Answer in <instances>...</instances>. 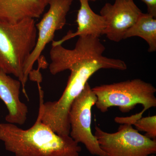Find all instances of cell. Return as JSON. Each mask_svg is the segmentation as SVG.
<instances>
[{
  "mask_svg": "<svg viewBox=\"0 0 156 156\" xmlns=\"http://www.w3.org/2000/svg\"><path fill=\"white\" fill-rule=\"evenodd\" d=\"M45 9L39 0H0V21L14 23L25 18H39Z\"/></svg>",
  "mask_w": 156,
  "mask_h": 156,
  "instance_id": "obj_11",
  "label": "cell"
},
{
  "mask_svg": "<svg viewBox=\"0 0 156 156\" xmlns=\"http://www.w3.org/2000/svg\"><path fill=\"white\" fill-rule=\"evenodd\" d=\"M80 4L78 11L76 22L77 30L75 32L69 30L61 40L53 41L52 46L62 45L64 42L76 36H91L98 37L103 35L106 27L105 19L102 16L95 14L89 6L88 0H79Z\"/></svg>",
  "mask_w": 156,
  "mask_h": 156,
  "instance_id": "obj_10",
  "label": "cell"
},
{
  "mask_svg": "<svg viewBox=\"0 0 156 156\" xmlns=\"http://www.w3.org/2000/svg\"><path fill=\"white\" fill-rule=\"evenodd\" d=\"M73 0H50L48 12L36 24L38 30L35 47L31 53L23 69L24 79L27 82L29 76L34 70L35 62L38 60L47 45L52 42L55 32L63 28L66 23V15Z\"/></svg>",
  "mask_w": 156,
  "mask_h": 156,
  "instance_id": "obj_7",
  "label": "cell"
},
{
  "mask_svg": "<svg viewBox=\"0 0 156 156\" xmlns=\"http://www.w3.org/2000/svg\"><path fill=\"white\" fill-rule=\"evenodd\" d=\"M97 99L88 82L71 107L69 113V136L78 143L83 144L92 154L108 156L101 149L91 130L92 109Z\"/></svg>",
  "mask_w": 156,
  "mask_h": 156,
  "instance_id": "obj_6",
  "label": "cell"
},
{
  "mask_svg": "<svg viewBox=\"0 0 156 156\" xmlns=\"http://www.w3.org/2000/svg\"><path fill=\"white\" fill-rule=\"evenodd\" d=\"M35 19L25 18L14 23L0 21V69L18 78L28 101L23 69L36 44Z\"/></svg>",
  "mask_w": 156,
  "mask_h": 156,
  "instance_id": "obj_2",
  "label": "cell"
},
{
  "mask_svg": "<svg viewBox=\"0 0 156 156\" xmlns=\"http://www.w3.org/2000/svg\"><path fill=\"white\" fill-rule=\"evenodd\" d=\"M142 13L133 0H115L113 5L106 3L100 11L106 23L103 35L112 41H121Z\"/></svg>",
  "mask_w": 156,
  "mask_h": 156,
  "instance_id": "obj_8",
  "label": "cell"
},
{
  "mask_svg": "<svg viewBox=\"0 0 156 156\" xmlns=\"http://www.w3.org/2000/svg\"><path fill=\"white\" fill-rule=\"evenodd\" d=\"M144 2L147 8V13L153 17H156V0H141Z\"/></svg>",
  "mask_w": 156,
  "mask_h": 156,
  "instance_id": "obj_14",
  "label": "cell"
},
{
  "mask_svg": "<svg viewBox=\"0 0 156 156\" xmlns=\"http://www.w3.org/2000/svg\"><path fill=\"white\" fill-rule=\"evenodd\" d=\"M21 83L0 69V99L8 109L6 122L23 125L27 119L28 110L26 105L20 99Z\"/></svg>",
  "mask_w": 156,
  "mask_h": 156,
  "instance_id": "obj_9",
  "label": "cell"
},
{
  "mask_svg": "<svg viewBox=\"0 0 156 156\" xmlns=\"http://www.w3.org/2000/svg\"><path fill=\"white\" fill-rule=\"evenodd\" d=\"M139 37L149 45L148 52L156 51V19L150 14L141 13L134 25L126 33L124 38Z\"/></svg>",
  "mask_w": 156,
  "mask_h": 156,
  "instance_id": "obj_12",
  "label": "cell"
},
{
  "mask_svg": "<svg viewBox=\"0 0 156 156\" xmlns=\"http://www.w3.org/2000/svg\"><path fill=\"white\" fill-rule=\"evenodd\" d=\"M138 131L146 132L145 136L153 140L156 138V116L140 118L133 122Z\"/></svg>",
  "mask_w": 156,
  "mask_h": 156,
  "instance_id": "obj_13",
  "label": "cell"
},
{
  "mask_svg": "<svg viewBox=\"0 0 156 156\" xmlns=\"http://www.w3.org/2000/svg\"><path fill=\"white\" fill-rule=\"evenodd\" d=\"M0 140L15 156H80L79 143L69 135H60L42 122L38 115L28 129L11 123L0 124Z\"/></svg>",
  "mask_w": 156,
  "mask_h": 156,
  "instance_id": "obj_1",
  "label": "cell"
},
{
  "mask_svg": "<svg viewBox=\"0 0 156 156\" xmlns=\"http://www.w3.org/2000/svg\"><path fill=\"white\" fill-rule=\"evenodd\" d=\"M105 50L99 38L91 36L79 37L73 50L66 49L62 45L52 46L49 70L51 74L56 75L75 67L89 68L94 73L101 69H127L125 61L104 56Z\"/></svg>",
  "mask_w": 156,
  "mask_h": 156,
  "instance_id": "obj_3",
  "label": "cell"
},
{
  "mask_svg": "<svg viewBox=\"0 0 156 156\" xmlns=\"http://www.w3.org/2000/svg\"><path fill=\"white\" fill-rule=\"evenodd\" d=\"M39 1L42 3V5L44 6V7L46 8V7L48 5V4H49L50 0H39Z\"/></svg>",
  "mask_w": 156,
  "mask_h": 156,
  "instance_id": "obj_15",
  "label": "cell"
},
{
  "mask_svg": "<svg viewBox=\"0 0 156 156\" xmlns=\"http://www.w3.org/2000/svg\"><path fill=\"white\" fill-rule=\"evenodd\" d=\"M88 1H98V0H88Z\"/></svg>",
  "mask_w": 156,
  "mask_h": 156,
  "instance_id": "obj_16",
  "label": "cell"
},
{
  "mask_svg": "<svg viewBox=\"0 0 156 156\" xmlns=\"http://www.w3.org/2000/svg\"><path fill=\"white\" fill-rule=\"evenodd\" d=\"M92 90L97 98L95 106L101 112L114 106L118 107L122 112H128L141 104L143 109L137 114L141 118L147 110L156 106V88L140 79L102 85Z\"/></svg>",
  "mask_w": 156,
  "mask_h": 156,
  "instance_id": "obj_4",
  "label": "cell"
},
{
  "mask_svg": "<svg viewBox=\"0 0 156 156\" xmlns=\"http://www.w3.org/2000/svg\"><path fill=\"white\" fill-rule=\"evenodd\" d=\"M94 135L108 156H149L156 153V140L140 134L129 124H121L118 131L113 133L95 126Z\"/></svg>",
  "mask_w": 156,
  "mask_h": 156,
  "instance_id": "obj_5",
  "label": "cell"
},
{
  "mask_svg": "<svg viewBox=\"0 0 156 156\" xmlns=\"http://www.w3.org/2000/svg\"><path fill=\"white\" fill-rule=\"evenodd\" d=\"M151 156H155L154 155V154H153V155H151Z\"/></svg>",
  "mask_w": 156,
  "mask_h": 156,
  "instance_id": "obj_17",
  "label": "cell"
}]
</instances>
